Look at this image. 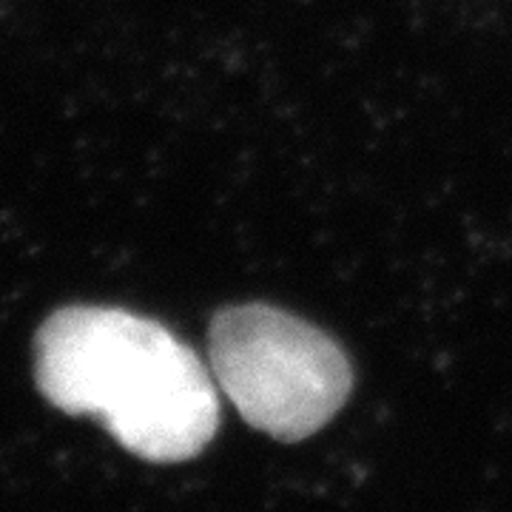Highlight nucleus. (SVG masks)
Returning a JSON list of instances; mask_svg holds the SVG:
<instances>
[{
    "label": "nucleus",
    "instance_id": "f257e3e1",
    "mask_svg": "<svg viewBox=\"0 0 512 512\" xmlns=\"http://www.w3.org/2000/svg\"><path fill=\"white\" fill-rule=\"evenodd\" d=\"M35 376L57 410L100 419L128 453L154 464L194 458L220 427L217 387L200 356L131 311H57L37 333Z\"/></svg>",
    "mask_w": 512,
    "mask_h": 512
},
{
    "label": "nucleus",
    "instance_id": "f03ea898",
    "mask_svg": "<svg viewBox=\"0 0 512 512\" xmlns=\"http://www.w3.org/2000/svg\"><path fill=\"white\" fill-rule=\"evenodd\" d=\"M211 373L251 427L279 441L322 430L350 399L353 367L339 342L274 305H231L208 328Z\"/></svg>",
    "mask_w": 512,
    "mask_h": 512
}]
</instances>
